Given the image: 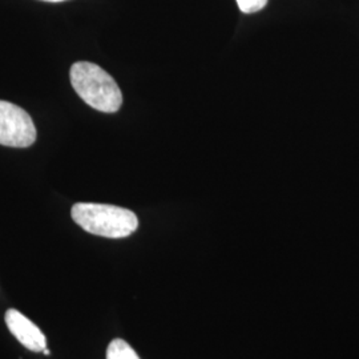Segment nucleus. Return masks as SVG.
<instances>
[{
  "mask_svg": "<svg viewBox=\"0 0 359 359\" xmlns=\"http://www.w3.org/2000/svg\"><path fill=\"white\" fill-rule=\"evenodd\" d=\"M69 77L80 99L93 109L115 114L121 108V90L115 79L102 67L90 62H77L71 67Z\"/></svg>",
  "mask_w": 359,
  "mask_h": 359,
  "instance_id": "obj_1",
  "label": "nucleus"
},
{
  "mask_svg": "<svg viewBox=\"0 0 359 359\" xmlns=\"http://www.w3.org/2000/svg\"><path fill=\"white\" fill-rule=\"evenodd\" d=\"M71 216L81 229L105 238H124L139 228L137 216L120 206L77 203Z\"/></svg>",
  "mask_w": 359,
  "mask_h": 359,
  "instance_id": "obj_2",
  "label": "nucleus"
},
{
  "mask_svg": "<svg viewBox=\"0 0 359 359\" xmlns=\"http://www.w3.org/2000/svg\"><path fill=\"white\" fill-rule=\"evenodd\" d=\"M36 140V128L25 109L0 100V145L27 148Z\"/></svg>",
  "mask_w": 359,
  "mask_h": 359,
  "instance_id": "obj_3",
  "label": "nucleus"
},
{
  "mask_svg": "<svg viewBox=\"0 0 359 359\" xmlns=\"http://www.w3.org/2000/svg\"><path fill=\"white\" fill-rule=\"evenodd\" d=\"M4 321L10 333L28 350L39 353L47 348L46 335L34 322L28 320L19 310L8 309L6 311Z\"/></svg>",
  "mask_w": 359,
  "mask_h": 359,
  "instance_id": "obj_4",
  "label": "nucleus"
},
{
  "mask_svg": "<svg viewBox=\"0 0 359 359\" xmlns=\"http://www.w3.org/2000/svg\"><path fill=\"white\" fill-rule=\"evenodd\" d=\"M107 359H140V357L128 342L116 338L107 348Z\"/></svg>",
  "mask_w": 359,
  "mask_h": 359,
  "instance_id": "obj_5",
  "label": "nucleus"
},
{
  "mask_svg": "<svg viewBox=\"0 0 359 359\" xmlns=\"http://www.w3.org/2000/svg\"><path fill=\"white\" fill-rule=\"evenodd\" d=\"M238 8L244 13H255L261 11L266 4L268 0H236Z\"/></svg>",
  "mask_w": 359,
  "mask_h": 359,
  "instance_id": "obj_6",
  "label": "nucleus"
},
{
  "mask_svg": "<svg viewBox=\"0 0 359 359\" xmlns=\"http://www.w3.org/2000/svg\"><path fill=\"white\" fill-rule=\"evenodd\" d=\"M43 1H50V3H60V1H65V0H43Z\"/></svg>",
  "mask_w": 359,
  "mask_h": 359,
  "instance_id": "obj_7",
  "label": "nucleus"
},
{
  "mask_svg": "<svg viewBox=\"0 0 359 359\" xmlns=\"http://www.w3.org/2000/svg\"><path fill=\"white\" fill-rule=\"evenodd\" d=\"M43 353H44V355H50V354H51V351H50L48 348H44V350H43Z\"/></svg>",
  "mask_w": 359,
  "mask_h": 359,
  "instance_id": "obj_8",
  "label": "nucleus"
}]
</instances>
